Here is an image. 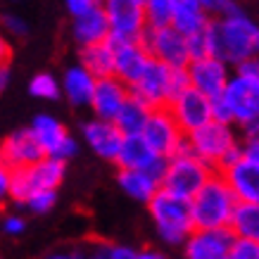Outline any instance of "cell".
Returning a JSON list of instances; mask_svg holds the SVG:
<instances>
[{"instance_id": "6da1fadb", "label": "cell", "mask_w": 259, "mask_h": 259, "mask_svg": "<svg viewBox=\"0 0 259 259\" xmlns=\"http://www.w3.org/2000/svg\"><path fill=\"white\" fill-rule=\"evenodd\" d=\"M204 33L209 43V55L219 57L228 67H240L247 60L259 57V24L240 8L231 10L228 15L212 17Z\"/></svg>"}, {"instance_id": "7a4b0ae2", "label": "cell", "mask_w": 259, "mask_h": 259, "mask_svg": "<svg viewBox=\"0 0 259 259\" xmlns=\"http://www.w3.org/2000/svg\"><path fill=\"white\" fill-rule=\"evenodd\" d=\"M190 207H193L195 231H217L231 226L238 197L224 179V174L214 171L212 179L204 183V188L190 200Z\"/></svg>"}, {"instance_id": "3957f363", "label": "cell", "mask_w": 259, "mask_h": 259, "mask_svg": "<svg viewBox=\"0 0 259 259\" xmlns=\"http://www.w3.org/2000/svg\"><path fill=\"white\" fill-rule=\"evenodd\" d=\"M148 212L152 224H155L157 238L169 247H183L190 233L195 231L190 200L176 197L166 190H159L157 195L150 200Z\"/></svg>"}, {"instance_id": "277c9868", "label": "cell", "mask_w": 259, "mask_h": 259, "mask_svg": "<svg viewBox=\"0 0 259 259\" xmlns=\"http://www.w3.org/2000/svg\"><path fill=\"white\" fill-rule=\"evenodd\" d=\"M188 88V69H171V67L152 60L143 74V79L131 88V93L152 110H162V107H169V102Z\"/></svg>"}, {"instance_id": "5b68a950", "label": "cell", "mask_w": 259, "mask_h": 259, "mask_svg": "<svg viewBox=\"0 0 259 259\" xmlns=\"http://www.w3.org/2000/svg\"><path fill=\"white\" fill-rule=\"evenodd\" d=\"M212 176V166H207L193 152L183 150L181 155L169 159L166 174L162 179V190H166V193H171L176 197H183V200H193Z\"/></svg>"}, {"instance_id": "8992f818", "label": "cell", "mask_w": 259, "mask_h": 259, "mask_svg": "<svg viewBox=\"0 0 259 259\" xmlns=\"http://www.w3.org/2000/svg\"><path fill=\"white\" fill-rule=\"evenodd\" d=\"M236 145H240L236 128L228 124H219V121H209L186 138V150L193 152L197 159H202L207 166H212L214 171H219L221 159Z\"/></svg>"}, {"instance_id": "52a82bcc", "label": "cell", "mask_w": 259, "mask_h": 259, "mask_svg": "<svg viewBox=\"0 0 259 259\" xmlns=\"http://www.w3.org/2000/svg\"><path fill=\"white\" fill-rule=\"evenodd\" d=\"M143 46L150 53L152 60L171 67V69H188L190 48L188 38L179 33L174 26H162V29H148L143 36Z\"/></svg>"}, {"instance_id": "ba28073f", "label": "cell", "mask_w": 259, "mask_h": 259, "mask_svg": "<svg viewBox=\"0 0 259 259\" xmlns=\"http://www.w3.org/2000/svg\"><path fill=\"white\" fill-rule=\"evenodd\" d=\"M143 138L152 148L155 155L171 159L186 150V138L188 136L181 131V126L176 124L171 112L166 107H162V110H152V114L148 119V126L143 131Z\"/></svg>"}, {"instance_id": "9c48e42d", "label": "cell", "mask_w": 259, "mask_h": 259, "mask_svg": "<svg viewBox=\"0 0 259 259\" xmlns=\"http://www.w3.org/2000/svg\"><path fill=\"white\" fill-rule=\"evenodd\" d=\"M105 15L110 19L112 36L128 40H143L148 31L145 0H100Z\"/></svg>"}, {"instance_id": "30bf717a", "label": "cell", "mask_w": 259, "mask_h": 259, "mask_svg": "<svg viewBox=\"0 0 259 259\" xmlns=\"http://www.w3.org/2000/svg\"><path fill=\"white\" fill-rule=\"evenodd\" d=\"M228 110L233 112V121L240 128L259 121V81L245 74H233L226 91L221 95Z\"/></svg>"}, {"instance_id": "8fae6325", "label": "cell", "mask_w": 259, "mask_h": 259, "mask_svg": "<svg viewBox=\"0 0 259 259\" xmlns=\"http://www.w3.org/2000/svg\"><path fill=\"white\" fill-rule=\"evenodd\" d=\"M166 110L171 112V117L176 119V124L181 126V131L186 136L195 134L197 128L214 121V100L195 91L193 86L188 91H183L181 95H176Z\"/></svg>"}, {"instance_id": "7c38bea8", "label": "cell", "mask_w": 259, "mask_h": 259, "mask_svg": "<svg viewBox=\"0 0 259 259\" xmlns=\"http://www.w3.org/2000/svg\"><path fill=\"white\" fill-rule=\"evenodd\" d=\"M114 164L119 169L148 171L152 179H157L162 183V179H164V174H166V166H169V159L155 155L143 136H128L124 141V145H121V152H119Z\"/></svg>"}, {"instance_id": "4fadbf2b", "label": "cell", "mask_w": 259, "mask_h": 259, "mask_svg": "<svg viewBox=\"0 0 259 259\" xmlns=\"http://www.w3.org/2000/svg\"><path fill=\"white\" fill-rule=\"evenodd\" d=\"M40 159H46V152L33 138L31 128H15L12 134L3 138V148H0V162L8 169H29V166L38 164Z\"/></svg>"}, {"instance_id": "5bb4252c", "label": "cell", "mask_w": 259, "mask_h": 259, "mask_svg": "<svg viewBox=\"0 0 259 259\" xmlns=\"http://www.w3.org/2000/svg\"><path fill=\"white\" fill-rule=\"evenodd\" d=\"M231 67L221 62L219 57H202V60H193L188 64V79L190 86L204 93L207 98H221L226 91L228 81H231Z\"/></svg>"}, {"instance_id": "9a60e30c", "label": "cell", "mask_w": 259, "mask_h": 259, "mask_svg": "<svg viewBox=\"0 0 259 259\" xmlns=\"http://www.w3.org/2000/svg\"><path fill=\"white\" fill-rule=\"evenodd\" d=\"M112 48H114V62H117V76L124 83L134 88L138 81L143 79L145 69L150 67L152 57L145 50L143 40H128V38H110Z\"/></svg>"}, {"instance_id": "2e32d148", "label": "cell", "mask_w": 259, "mask_h": 259, "mask_svg": "<svg viewBox=\"0 0 259 259\" xmlns=\"http://www.w3.org/2000/svg\"><path fill=\"white\" fill-rule=\"evenodd\" d=\"M233 243L236 236L231 228L193 231L181 250H183V259H228Z\"/></svg>"}, {"instance_id": "e0dca14e", "label": "cell", "mask_w": 259, "mask_h": 259, "mask_svg": "<svg viewBox=\"0 0 259 259\" xmlns=\"http://www.w3.org/2000/svg\"><path fill=\"white\" fill-rule=\"evenodd\" d=\"M131 86L124 83L119 76L100 79L95 83V93L91 100V112L95 119L102 121H117L119 112L124 110V105L131 100Z\"/></svg>"}, {"instance_id": "ac0fdd59", "label": "cell", "mask_w": 259, "mask_h": 259, "mask_svg": "<svg viewBox=\"0 0 259 259\" xmlns=\"http://www.w3.org/2000/svg\"><path fill=\"white\" fill-rule=\"evenodd\" d=\"M81 134H83L86 145L93 150L98 157L107 159V162H117L126 136L121 134V128L114 121H102V119L93 117L81 126Z\"/></svg>"}, {"instance_id": "d6986e66", "label": "cell", "mask_w": 259, "mask_h": 259, "mask_svg": "<svg viewBox=\"0 0 259 259\" xmlns=\"http://www.w3.org/2000/svg\"><path fill=\"white\" fill-rule=\"evenodd\" d=\"M71 38L79 48L100 46V43H107L112 38L110 19L105 15L102 5L88 10L86 15L71 19Z\"/></svg>"}, {"instance_id": "ffe728a7", "label": "cell", "mask_w": 259, "mask_h": 259, "mask_svg": "<svg viewBox=\"0 0 259 259\" xmlns=\"http://www.w3.org/2000/svg\"><path fill=\"white\" fill-rule=\"evenodd\" d=\"M29 128H31L33 138L38 141V145L43 148L46 157L60 159V152H62V148L71 138V134L64 128L62 121L55 117H50V114H36V117L31 119V124H29Z\"/></svg>"}, {"instance_id": "44dd1931", "label": "cell", "mask_w": 259, "mask_h": 259, "mask_svg": "<svg viewBox=\"0 0 259 259\" xmlns=\"http://www.w3.org/2000/svg\"><path fill=\"white\" fill-rule=\"evenodd\" d=\"M221 174L228 181L231 190L236 193L238 202L259 204V164L243 157L236 166H231Z\"/></svg>"}, {"instance_id": "7402d4cb", "label": "cell", "mask_w": 259, "mask_h": 259, "mask_svg": "<svg viewBox=\"0 0 259 259\" xmlns=\"http://www.w3.org/2000/svg\"><path fill=\"white\" fill-rule=\"evenodd\" d=\"M209 22H212V17L200 5V0H174L171 26L179 33H183L186 38L202 33Z\"/></svg>"}, {"instance_id": "603a6c76", "label": "cell", "mask_w": 259, "mask_h": 259, "mask_svg": "<svg viewBox=\"0 0 259 259\" xmlns=\"http://www.w3.org/2000/svg\"><path fill=\"white\" fill-rule=\"evenodd\" d=\"M95 83H98V79H95L91 71L83 69L81 64H74V67H69V69L64 71L62 93L74 107H91Z\"/></svg>"}, {"instance_id": "cb8c5ba5", "label": "cell", "mask_w": 259, "mask_h": 259, "mask_svg": "<svg viewBox=\"0 0 259 259\" xmlns=\"http://www.w3.org/2000/svg\"><path fill=\"white\" fill-rule=\"evenodd\" d=\"M119 188L124 190L126 195L136 200V202L150 204V200L162 190V183L157 179H152L148 171H131V169H119L117 174Z\"/></svg>"}, {"instance_id": "d4e9b609", "label": "cell", "mask_w": 259, "mask_h": 259, "mask_svg": "<svg viewBox=\"0 0 259 259\" xmlns=\"http://www.w3.org/2000/svg\"><path fill=\"white\" fill-rule=\"evenodd\" d=\"M79 64L83 69H88L95 79H110L117 76V62H114V48L112 43H100V46L81 48L79 53Z\"/></svg>"}, {"instance_id": "484cf974", "label": "cell", "mask_w": 259, "mask_h": 259, "mask_svg": "<svg viewBox=\"0 0 259 259\" xmlns=\"http://www.w3.org/2000/svg\"><path fill=\"white\" fill-rule=\"evenodd\" d=\"M64 174H67V162L57 157H46L38 164L29 166V181H31L33 193L36 190H57L62 186Z\"/></svg>"}, {"instance_id": "4316f807", "label": "cell", "mask_w": 259, "mask_h": 259, "mask_svg": "<svg viewBox=\"0 0 259 259\" xmlns=\"http://www.w3.org/2000/svg\"><path fill=\"white\" fill-rule=\"evenodd\" d=\"M150 114H152V107H148L143 100H138L136 95H131V100L126 102L124 110L119 112V117L114 124L121 128V134H124L126 138H128V136H143Z\"/></svg>"}, {"instance_id": "83f0119b", "label": "cell", "mask_w": 259, "mask_h": 259, "mask_svg": "<svg viewBox=\"0 0 259 259\" xmlns=\"http://www.w3.org/2000/svg\"><path fill=\"white\" fill-rule=\"evenodd\" d=\"M231 231L236 238L243 240H252L259 243V204H250V202H238L233 219H231Z\"/></svg>"}, {"instance_id": "f1b7e54d", "label": "cell", "mask_w": 259, "mask_h": 259, "mask_svg": "<svg viewBox=\"0 0 259 259\" xmlns=\"http://www.w3.org/2000/svg\"><path fill=\"white\" fill-rule=\"evenodd\" d=\"M29 93L38 100H57L62 95V81H57L48 71H38L29 81Z\"/></svg>"}, {"instance_id": "f546056e", "label": "cell", "mask_w": 259, "mask_h": 259, "mask_svg": "<svg viewBox=\"0 0 259 259\" xmlns=\"http://www.w3.org/2000/svg\"><path fill=\"white\" fill-rule=\"evenodd\" d=\"M145 15L150 29L171 26L174 19V0H145Z\"/></svg>"}, {"instance_id": "4dcf8cb0", "label": "cell", "mask_w": 259, "mask_h": 259, "mask_svg": "<svg viewBox=\"0 0 259 259\" xmlns=\"http://www.w3.org/2000/svg\"><path fill=\"white\" fill-rule=\"evenodd\" d=\"M33 195L31 181H29V169H12V183H10V200L19 207L26 204V200Z\"/></svg>"}, {"instance_id": "1f68e13d", "label": "cell", "mask_w": 259, "mask_h": 259, "mask_svg": "<svg viewBox=\"0 0 259 259\" xmlns=\"http://www.w3.org/2000/svg\"><path fill=\"white\" fill-rule=\"evenodd\" d=\"M57 202V190H36L29 200H26V209L31 214H48L53 212V207Z\"/></svg>"}, {"instance_id": "d6a6232c", "label": "cell", "mask_w": 259, "mask_h": 259, "mask_svg": "<svg viewBox=\"0 0 259 259\" xmlns=\"http://www.w3.org/2000/svg\"><path fill=\"white\" fill-rule=\"evenodd\" d=\"M243 155L254 164H259V121L243 128Z\"/></svg>"}, {"instance_id": "836d02e7", "label": "cell", "mask_w": 259, "mask_h": 259, "mask_svg": "<svg viewBox=\"0 0 259 259\" xmlns=\"http://www.w3.org/2000/svg\"><path fill=\"white\" fill-rule=\"evenodd\" d=\"M138 252L131 245H121V243H102V254L105 259H138Z\"/></svg>"}, {"instance_id": "e575fe53", "label": "cell", "mask_w": 259, "mask_h": 259, "mask_svg": "<svg viewBox=\"0 0 259 259\" xmlns=\"http://www.w3.org/2000/svg\"><path fill=\"white\" fill-rule=\"evenodd\" d=\"M228 259H259V243L236 238V243L231 247V257Z\"/></svg>"}, {"instance_id": "d590c367", "label": "cell", "mask_w": 259, "mask_h": 259, "mask_svg": "<svg viewBox=\"0 0 259 259\" xmlns=\"http://www.w3.org/2000/svg\"><path fill=\"white\" fill-rule=\"evenodd\" d=\"M26 231V219L22 214H5L3 217V233L10 238H19Z\"/></svg>"}, {"instance_id": "8d00e7d4", "label": "cell", "mask_w": 259, "mask_h": 259, "mask_svg": "<svg viewBox=\"0 0 259 259\" xmlns=\"http://www.w3.org/2000/svg\"><path fill=\"white\" fill-rule=\"evenodd\" d=\"M3 29H5L10 36L22 38V36L29 33V24H26V19H22L19 15H3Z\"/></svg>"}, {"instance_id": "74e56055", "label": "cell", "mask_w": 259, "mask_h": 259, "mask_svg": "<svg viewBox=\"0 0 259 259\" xmlns=\"http://www.w3.org/2000/svg\"><path fill=\"white\" fill-rule=\"evenodd\" d=\"M188 48H190V60H202V57H212L209 55V43H207V33H197L188 38Z\"/></svg>"}, {"instance_id": "f35d334b", "label": "cell", "mask_w": 259, "mask_h": 259, "mask_svg": "<svg viewBox=\"0 0 259 259\" xmlns=\"http://www.w3.org/2000/svg\"><path fill=\"white\" fill-rule=\"evenodd\" d=\"M98 5H100V0H64V8H67V12L71 15V19L86 15L88 10L98 8Z\"/></svg>"}, {"instance_id": "ab89813d", "label": "cell", "mask_w": 259, "mask_h": 259, "mask_svg": "<svg viewBox=\"0 0 259 259\" xmlns=\"http://www.w3.org/2000/svg\"><path fill=\"white\" fill-rule=\"evenodd\" d=\"M200 5H202L209 15H228L231 10H236L238 5L233 0H200Z\"/></svg>"}, {"instance_id": "60d3db41", "label": "cell", "mask_w": 259, "mask_h": 259, "mask_svg": "<svg viewBox=\"0 0 259 259\" xmlns=\"http://www.w3.org/2000/svg\"><path fill=\"white\" fill-rule=\"evenodd\" d=\"M214 121H219V124H228L233 126L236 121H233V112L228 110V105L224 98H217L214 100Z\"/></svg>"}, {"instance_id": "b9f144b4", "label": "cell", "mask_w": 259, "mask_h": 259, "mask_svg": "<svg viewBox=\"0 0 259 259\" xmlns=\"http://www.w3.org/2000/svg\"><path fill=\"white\" fill-rule=\"evenodd\" d=\"M236 74H245V76H252V79L259 81V57L247 60V62H243L240 67H236Z\"/></svg>"}, {"instance_id": "7bdbcfd3", "label": "cell", "mask_w": 259, "mask_h": 259, "mask_svg": "<svg viewBox=\"0 0 259 259\" xmlns=\"http://www.w3.org/2000/svg\"><path fill=\"white\" fill-rule=\"evenodd\" d=\"M10 183H12V169L0 166V195L3 197L10 195Z\"/></svg>"}, {"instance_id": "ee69618b", "label": "cell", "mask_w": 259, "mask_h": 259, "mask_svg": "<svg viewBox=\"0 0 259 259\" xmlns=\"http://www.w3.org/2000/svg\"><path fill=\"white\" fill-rule=\"evenodd\" d=\"M138 259H169L164 254V252L155 250V247H143L141 252H138Z\"/></svg>"}, {"instance_id": "f6af8a7d", "label": "cell", "mask_w": 259, "mask_h": 259, "mask_svg": "<svg viewBox=\"0 0 259 259\" xmlns=\"http://www.w3.org/2000/svg\"><path fill=\"white\" fill-rule=\"evenodd\" d=\"M81 259H105V254H102V243H95L91 250L81 252Z\"/></svg>"}, {"instance_id": "bcb514c9", "label": "cell", "mask_w": 259, "mask_h": 259, "mask_svg": "<svg viewBox=\"0 0 259 259\" xmlns=\"http://www.w3.org/2000/svg\"><path fill=\"white\" fill-rule=\"evenodd\" d=\"M46 259H81V252H53Z\"/></svg>"}, {"instance_id": "7dc6e473", "label": "cell", "mask_w": 259, "mask_h": 259, "mask_svg": "<svg viewBox=\"0 0 259 259\" xmlns=\"http://www.w3.org/2000/svg\"><path fill=\"white\" fill-rule=\"evenodd\" d=\"M8 81H10V71H8V67H3V69H0V86L5 88Z\"/></svg>"}]
</instances>
